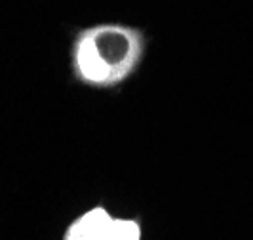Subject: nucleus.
<instances>
[{"instance_id": "f257e3e1", "label": "nucleus", "mask_w": 253, "mask_h": 240, "mask_svg": "<svg viewBox=\"0 0 253 240\" xmlns=\"http://www.w3.org/2000/svg\"><path fill=\"white\" fill-rule=\"evenodd\" d=\"M147 35L122 21H99L76 29L69 46V67L78 84L99 92L124 86L143 65Z\"/></svg>"}, {"instance_id": "f03ea898", "label": "nucleus", "mask_w": 253, "mask_h": 240, "mask_svg": "<svg viewBox=\"0 0 253 240\" xmlns=\"http://www.w3.org/2000/svg\"><path fill=\"white\" fill-rule=\"evenodd\" d=\"M114 215L103 204L89 206L67 225L61 240H109Z\"/></svg>"}, {"instance_id": "7ed1b4c3", "label": "nucleus", "mask_w": 253, "mask_h": 240, "mask_svg": "<svg viewBox=\"0 0 253 240\" xmlns=\"http://www.w3.org/2000/svg\"><path fill=\"white\" fill-rule=\"evenodd\" d=\"M109 240H143V225L135 217H114Z\"/></svg>"}]
</instances>
